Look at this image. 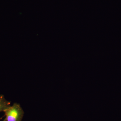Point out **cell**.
<instances>
[{
	"mask_svg": "<svg viewBox=\"0 0 121 121\" xmlns=\"http://www.w3.org/2000/svg\"><path fill=\"white\" fill-rule=\"evenodd\" d=\"M5 118L4 121H21L24 114L20 104L15 103L4 111Z\"/></svg>",
	"mask_w": 121,
	"mask_h": 121,
	"instance_id": "obj_1",
	"label": "cell"
},
{
	"mask_svg": "<svg viewBox=\"0 0 121 121\" xmlns=\"http://www.w3.org/2000/svg\"><path fill=\"white\" fill-rule=\"evenodd\" d=\"M11 102L5 99L4 95H0V112L4 111L11 106Z\"/></svg>",
	"mask_w": 121,
	"mask_h": 121,
	"instance_id": "obj_2",
	"label": "cell"
}]
</instances>
